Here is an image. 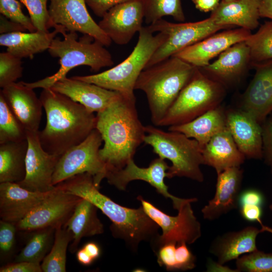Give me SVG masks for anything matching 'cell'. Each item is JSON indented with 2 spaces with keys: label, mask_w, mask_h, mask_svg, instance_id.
<instances>
[{
  "label": "cell",
  "mask_w": 272,
  "mask_h": 272,
  "mask_svg": "<svg viewBox=\"0 0 272 272\" xmlns=\"http://www.w3.org/2000/svg\"><path fill=\"white\" fill-rule=\"evenodd\" d=\"M76 257L80 263L86 266L90 265L94 261L83 247L77 251Z\"/></svg>",
  "instance_id": "cell-54"
},
{
  "label": "cell",
  "mask_w": 272,
  "mask_h": 272,
  "mask_svg": "<svg viewBox=\"0 0 272 272\" xmlns=\"http://www.w3.org/2000/svg\"><path fill=\"white\" fill-rule=\"evenodd\" d=\"M262 127L263 153L266 163L272 173V118L263 122Z\"/></svg>",
  "instance_id": "cell-45"
},
{
  "label": "cell",
  "mask_w": 272,
  "mask_h": 272,
  "mask_svg": "<svg viewBox=\"0 0 272 272\" xmlns=\"http://www.w3.org/2000/svg\"><path fill=\"white\" fill-rule=\"evenodd\" d=\"M143 4L145 21L149 25L164 16H171L178 22L185 20L181 0H143Z\"/></svg>",
  "instance_id": "cell-35"
},
{
  "label": "cell",
  "mask_w": 272,
  "mask_h": 272,
  "mask_svg": "<svg viewBox=\"0 0 272 272\" xmlns=\"http://www.w3.org/2000/svg\"><path fill=\"white\" fill-rule=\"evenodd\" d=\"M27 131L0 93V144L27 139Z\"/></svg>",
  "instance_id": "cell-36"
},
{
  "label": "cell",
  "mask_w": 272,
  "mask_h": 272,
  "mask_svg": "<svg viewBox=\"0 0 272 272\" xmlns=\"http://www.w3.org/2000/svg\"><path fill=\"white\" fill-rule=\"evenodd\" d=\"M25 247L17 255V261H27L40 263L52 246L55 229L46 228L36 230Z\"/></svg>",
  "instance_id": "cell-34"
},
{
  "label": "cell",
  "mask_w": 272,
  "mask_h": 272,
  "mask_svg": "<svg viewBox=\"0 0 272 272\" xmlns=\"http://www.w3.org/2000/svg\"><path fill=\"white\" fill-rule=\"evenodd\" d=\"M261 0L221 2L210 17L217 25L236 26L251 31L259 25Z\"/></svg>",
  "instance_id": "cell-26"
},
{
  "label": "cell",
  "mask_w": 272,
  "mask_h": 272,
  "mask_svg": "<svg viewBox=\"0 0 272 272\" xmlns=\"http://www.w3.org/2000/svg\"><path fill=\"white\" fill-rule=\"evenodd\" d=\"M169 166L160 157L154 159L148 167H139L130 159L122 169L107 171L105 178L109 184L118 190H124L128 184L133 180H143L156 188L157 192L166 198H170L174 209L178 210L190 198H181L175 196L168 191L164 179L167 177Z\"/></svg>",
  "instance_id": "cell-13"
},
{
  "label": "cell",
  "mask_w": 272,
  "mask_h": 272,
  "mask_svg": "<svg viewBox=\"0 0 272 272\" xmlns=\"http://www.w3.org/2000/svg\"><path fill=\"white\" fill-rule=\"evenodd\" d=\"M0 33L26 32L27 29L21 24L11 21L1 14Z\"/></svg>",
  "instance_id": "cell-49"
},
{
  "label": "cell",
  "mask_w": 272,
  "mask_h": 272,
  "mask_svg": "<svg viewBox=\"0 0 272 272\" xmlns=\"http://www.w3.org/2000/svg\"><path fill=\"white\" fill-rule=\"evenodd\" d=\"M251 68L249 48L242 41L222 52L214 61L198 69L227 89L238 84Z\"/></svg>",
  "instance_id": "cell-16"
},
{
  "label": "cell",
  "mask_w": 272,
  "mask_h": 272,
  "mask_svg": "<svg viewBox=\"0 0 272 272\" xmlns=\"http://www.w3.org/2000/svg\"><path fill=\"white\" fill-rule=\"evenodd\" d=\"M83 248L94 260L98 258L100 256V247L98 244L95 242H88L84 246Z\"/></svg>",
  "instance_id": "cell-53"
},
{
  "label": "cell",
  "mask_w": 272,
  "mask_h": 272,
  "mask_svg": "<svg viewBox=\"0 0 272 272\" xmlns=\"http://www.w3.org/2000/svg\"><path fill=\"white\" fill-rule=\"evenodd\" d=\"M269 209L270 210L272 211V204H271L270 206H269Z\"/></svg>",
  "instance_id": "cell-56"
},
{
  "label": "cell",
  "mask_w": 272,
  "mask_h": 272,
  "mask_svg": "<svg viewBox=\"0 0 272 272\" xmlns=\"http://www.w3.org/2000/svg\"><path fill=\"white\" fill-rule=\"evenodd\" d=\"M167 35L158 32L154 35L148 26L139 32L137 43L123 61L105 71L95 75L75 76L74 78L96 84L110 90L133 95L136 82L155 51L165 41Z\"/></svg>",
  "instance_id": "cell-7"
},
{
  "label": "cell",
  "mask_w": 272,
  "mask_h": 272,
  "mask_svg": "<svg viewBox=\"0 0 272 272\" xmlns=\"http://www.w3.org/2000/svg\"><path fill=\"white\" fill-rule=\"evenodd\" d=\"M144 143L153 152L172 163L167 170V178L186 177L201 182L204 177L200 169L203 165L202 150L194 139L184 134L164 131L153 125L145 126Z\"/></svg>",
  "instance_id": "cell-6"
},
{
  "label": "cell",
  "mask_w": 272,
  "mask_h": 272,
  "mask_svg": "<svg viewBox=\"0 0 272 272\" xmlns=\"http://www.w3.org/2000/svg\"><path fill=\"white\" fill-rule=\"evenodd\" d=\"M217 175L215 195L201 210L203 218L208 220L217 219L238 206L242 170L232 167Z\"/></svg>",
  "instance_id": "cell-22"
},
{
  "label": "cell",
  "mask_w": 272,
  "mask_h": 272,
  "mask_svg": "<svg viewBox=\"0 0 272 272\" xmlns=\"http://www.w3.org/2000/svg\"><path fill=\"white\" fill-rule=\"evenodd\" d=\"M207 271L208 272H239L238 269H232L219 262L209 259L207 265Z\"/></svg>",
  "instance_id": "cell-51"
},
{
  "label": "cell",
  "mask_w": 272,
  "mask_h": 272,
  "mask_svg": "<svg viewBox=\"0 0 272 272\" xmlns=\"http://www.w3.org/2000/svg\"><path fill=\"white\" fill-rule=\"evenodd\" d=\"M186 245L184 242L176 244L175 259L177 270H191L195 267V257Z\"/></svg>",
  "instance_id": "cell-42"
},
{
  "label": "cell",
  "mask_w": 272,
  "mask_h": 272,
  "mask_svg": "<svg viewBox=\"0 0 272 272\" xmlns=\"http://www.w3.org/2000/svg\"><path fill=\"white\" fill-rule=\"evenodd\" d=\"M197 67L172 56L145 69L134 90L147 97L153 124L159 126L181 91L192 78Z\"/></svg>",
  "instance_id": "cell-4"
},
{
  "label": "cell",
  "mask_w": 272,
  "mask_h": 272,
  "mask_svg": "<svg viewBox=\"0 0 272 272\" xmlns=\"http://www.w3.org/2000/svg\"><path fill=\"white\" fill-rule=\"evenodd\" d=\"M263 232L261 228L247 226L238 231L226 233L214 240L210 252L217 257L218 262L224 264L242 254L257 250L256 239Z\"/></svg>",
  "instance_id": "cell-27"
},
{
  "label": "cell",
  "mask_w": 272,
  "mask_h": 272,
  "mask_svg": "<svg viewBox=\"0 0 272 272\" xmlns=\"http://www.w3.org/2000/svg\"><path fill=\"white\" fill-rule=\"evenodd\" d=\"M97 210L93 203L82 198L63 225L73 234L70 245L72 253L77 251L83 238L104 232V226L97 216Z\"/></svg>",
  "instance_id": "cell-30"
},
{
  "label": "cell",
  "mask_w": 272,
  "mask_h": 272,
  "mask_svg": "<svg viewBox=\"0 0 272 272\" xmlns=\"http://www.w3.org/2000/svg\"><path fill=\"white\" fill-rule=\"evenodd\" d=\"M96 117V128L104 144L99 154L107 171L123 168L133 159L146 135L145 126L138 116L134 94H121Z\"/></svg>",
  "instance_id": "cell-1"
},
{
  "label": "cell",
  "mask_w": 272,
  "mask_h": 272,
  "mask_svg": "<svg viewBox=\"0 0 272 272\" xmlns=\"http://www.w3.org/2000/svg\"><path fill=\"white\" fill-rule=\"evenodd\" d=\"M27 139L0 144V183L22 181L26 174Z\"/></svg>",
  "instance_id": "cell-31"
},
{
  "label": "cell",
  "mask_w": 272,
  "mask_h": 272,
  "mask_svg": "<svg viewBox=\"0 0 272 272\" xmlns=\"http://www.w3.org/2000/svg\"><path fill=\"white\" fill-rule=\"evenodd\" d=\"M49 14L54 29L61 26L66 32L88 35L109 46L112 40L90 16L85 0H49Z\"/></svg>",
  "instance_id": "cell-14"
},
{
  "label": "cell",
  "mask_w": 272,
  "mask_h": 272,
  "mask_svg": "<svg viewBox=\"0 0 272 272\" xmlns=\"http://www.w3.org/2000/svg\"><path fill=\"white\" fill-rule=\"evenodd\" d=\"M252 68L255 74L241 96L239 108L261 124L272 111V59Z\"/></svg>",
  "instance_id": "cell-19"
},
{
  "label": "cell",
  "mask_w": 272,
  "mask_h": 272,
  "mask_svg": "<svg viewBox=\"0 0 272 272\" xmlns=\"http://www.w3.org/2000/svg\"><path fill=\"white\" fill-rule=\"evenodd\" d=\"M0 13L7 19L23 25L28 31H37L30 17L25 15L18 0H0Z\"/></svg>",
  "instance_id": "cell-40"
},
{
  "label": "cell",
  "mask_w": 272,
  "mask_h": 272,
  "mask_svg": "<svg viewBox=\"0 0 272 272\" xmlns=\"http://www.w3.org/2000/svg\"><path fill=\"white\" fill-rule=\"evenodd\" d=\"M58 185L93 203L111 221L110 230L113 236L123 239L132 250H136L141 242L156 239L159 236V227L142 206L131 209L116 203L99 191L91 174H78Z\"/></svg>",
  "instance_id": "cell-3"
},
{
  "label": "cell",
  "mask_w": 272,
  "mask_h": 272,
  "mask_svg": "<svg viewBox=\"0 0 272 272\" xmlns=\"http://www.w3.org/2000/svg\"><path fill=\"white\" fill-rule=\"evenodd\" d=\"M38 132L27 131L26 174L24 179L17 183L29 190L44 193L56 187L52 184V176L60 156L43 149Z\"/></svg>",
  "instance_id": "cell-15"
},
{
  "label": "cell",
  "mask_w": 272,
  "mask_h": 272,
  "mask_svg": "<svg viewBox=\"0 0 272 272\" xmlns=\"http://www.w3.org/2000/svg\"><path fill=\"white\" fill-rule=\"evenodd\" d=\"M52 191L44 193L35 192L21 187L17 183H1L2 220L16 224L41 203Z\"/></svg>",
  "instance_id": "cell-23"
},
{
  "label": "cell",
  "mask_w": 272,
  "mask_h": 272,
  "mask_svg": "<svg viewBox=\"0 0 272 272\" xmlns=\"http://www.w3.org/2000/svg\"><path fill=\"white\" fill-rule=\"evenodd\" d=\"M240 213L245 220L251 222H258L261 228L264 232H268L272 234V228L264 225L262 222V207L253 205H244L239 206Z\"/></svg>",
  "instance_id": "cell-44"
},
{
  "label": "cell",
  "mask_w": 272,
  "mask_h": 272,
  "mask_svg": "<svg viewBox=\"0 0 272 272\" xmlns=\"http://www.w3.org/2000/svg\"><path fill=\"white\" fill-rule=\"evenodd\" d=\"M15 224L1 220L0 250L1 254L9 253L13 249L17 230Z\"/></svg>",
  "instance_id": "cell-41"
},
{
  "label": "cell",
  "mask_w": 272,
  "mask_h": 272,
  "mask_svg": "<svg viewBox=\"0 0 272 272\" xmlns=\"http://www.w3.org/2000/svg\"><path fill=\"white\" fill-rule=\"evenodd\" d=\"M236 269L245 272H272V253L258 250L236 259Z\"/></svg>",
  "instance_id": "cell-37"
},
{
  "label": "cell",
  "mask_w": 272,
  "mask_h": 272,
  "mask_svg": "<svg viewBox=\"0 0 272 272\" xmlns=\"http://www.w3.org/2000/svg\"><path fill=\"white\" fill-rule=\"evenodd\" d=\"M144 19L143 0H133L111 8L98 24L112 41L125 45L143 28Z\"/></svg>",
  "instance_id": "cell-17"
},
{
  "label": "cell",
  "mask_w": 272,
  "mask_h": 272,
  "mask_svg": "<svg viewBox=\"0 0 272 272\" xmlns=\"http://www.w3.org/2000/svg\"><path fill=\"white\" fill-rule=\"evenodd\" d=\"M192 2L196 9L205 13L212 12L220 3V0H192Z\"/></svg>",
  "instance_id": "cell-50"
},
{
  "label": "cell",
  "mask_w": 272,
  "mask_h": 272,
  "mask_svg": "<svg viewBox=\"0 0 272 272\" xmlns=\"http://www.w3.org/2000/svg\"><path fill=\"white\" fill-rule=\"evenodd\" d=\"M251 34L250 31L242 28L225 29L209 36L172 56L201 68L208 65L212 59L233 45L245 41Z\"/></svg>",
  "instance_id": "cell-18"
},
{
  "label": "cell",
  "mask_w": 272,
  "mask_h": 272,
  "mask_svg": "<svg viewBox=\"0 0 272 272\" xmlns=\"http://www.w3.org/2000/svg\"><path fill=\"white\" fill-rule=\"evenodd\" d=\"M203 165L215 169L217 174L232 167H240L245 159L228 127L215 135L202 151Z\"/></svg>",
  "instance_id": "cell-25"
},
{
  "label": "cell",
  "mask_w": 272,
  "mask_h": 272,
  "mask_svg": "<svg viewBox=\"0 0 272 272\" xmlns=\"http://www.w3.org/2000/svg\"><path fill=\"white\" fill-rule=\"evenodd\" d=\"M227 127L226 111L220 105L188 122L169 126L168 130L195 140L202 150L215 135Z\"/></svg>",
  "instance_id": "cell-29"
},
{
  "label": "cell",
  "mask_w": 272,
  "mask_h": 272,
  "mask_svg": "<svg viewBox=\"0 0 272 272\" xmlns=\"http://www.w3.org/2000/svg\"><path fill=\"white\" fill-rule=\"evenodd\" d=\"M260 18H269L272 21V0H261L259 8Z\"/></svg>",
  "instance_id": "cell-52"
},
{
  "label": "cell",
  "mask_w": 272,
  "mask_h": 272,
  "mask_svg": "<svg viewBox=\"0 0 272 272\" xmlns=\"http://www.w3.org/2000/svg\"><path fill=\"white\" fill-rule=\"evenodd\" d=\"M235 1V0H221V2H231V1Z\"/></svg>",
  "instance_id": "cell-55"
},
{
  "label": "cell",
  "mask_w": 272,
  "mask_h": 272,
  "mask_svg": "<svg viewBox=\"0 0 272 272\" xmlns=\"http://www.w3.org/2000/svg\"><path fill=\"white\" fill-rule=\"evenodd\" d=\"M48 1L19 0L27 9L31 22L37 30L48 32L50 28H55L47 7Z\"/></svg>",
  "instance_id": "cell-39"
},
{
  "label": "cell",
  "mask_w": 272,
  "mask_h": 272,
  "mask_svg": "<svg viewBox=\"0 0 272 272\" xmlns=\"http://www.w3.org/2000/svg\"><path fill=\"white\" fill-rule=\"evenodd\" d=\"M63 38H55L48 51L53 57L59 58L60 67L53 75L32 83L24 82L27 87L36 88H50L56 82L66 77L73 69L86 65L92 72L112 66L114 62L111 54L100 42L88 35L78 39L77 32H70L63 35Z\"/></svg>",
  "instance_id": "cell-5"
},
{
  "label": "cell",
  "mask_w": 272,
  "mask_h": 272,
  "mask_svg": "<svg viewBox=\"0 0 272 272\" xmlns=\"http://www.w3.org/2000/svg\"><path fill=\"white\" fill-rule=\"evenodd\" d=\"M102 142L100 133L95 128L82 142L62 154L53 174V185L56 186L77 175L87 173L92 175L95 185L99 188L107 172L106 165L99 154Z\"/></svg>",
  "instance_id": "cell-9"
},
{
  "label": "cell",
  "mask_w": 272,
  "mask_h": 272,
  "mask_svg": "<svg viewBox=\"0 0 272 272\" xmlns=\"http://www.w3.org/2000/svg\"><path fill=\"white\" fill-rule=\"evenodd\" d=\"M59 29L52 32L37 30L33 32H16L1 34L0 45L7 47V51L21 59L32 58L35 54L49 49Z\"/></svg>",
  "instance_id": "cell-28"
},
{
  "label": "cell",
  "mask_w": 272,
  "mask_h": 272,
  "mask_svg": "<svg viewBox=\"0 0 272 272\" xmlns=\"http://www.w3.org/2000/svg\"><path fill=\"white\" fill-rule=\"evenodd\" d=\"M264 202V196L260 191L255 189H247L240 192L238 206L253 205L262 207Z\"/></svg>",
  "instance_id": "cell-48"
},
{
  "label": "cell",
  "mask_w": 272,
  "mask_h": 272,
  "mask_svg": "<svg viewBox=\"0 0 272 272\" xmlns=\"http://www.w3.org/2000/svg\"><path fill=\"white\" fill-rule=\"evenodd\" d=\"M133 0H85L94 14L102 18L112 7Z\"/></svg>",
  "instance_id": "cell-46"
},
{
  "label": "cell",
  "mask_w": 272,
  "mask_h": 272,
  "mask_svg": "<svg viewBox=\"0 0 272 272\" xmlns=\"http://www.w3.org/2000/svg\"><path fill=\"white\" fill-rule=\"evenodd\" d=\"M33 90L21 81L5 87L0 93L27 131L36 132L39 131L43 106Z\"/></svg>",
  "instance_id": "cell-24"
},
{
  "label": "cell",
  "mask_w": 272,
  "mask_h": 272,
  "mask_svg": "<svg viewBox=\"0 0 272 272\" xmlns=\"http://www.w3.org/2000/svg\"><path fill=\"white\" fill-rule=\"evenodd\" d=\"M39 98L46 113V123L38 134L47 152L60 156L96 128V117L93 113L68 97L47 88L43 89Z\"/></svg>",
  "instance_id": "cell-2"
},
{
  "label": "cell",
  "mask_w": 272,
  "mask_h": 272,
  "mask_svg": "<svg viewBox=\"0 0 272 272\" xmlns=\"http://www.w3.org/2000/svg\"><path fill=\"white\" fill-rule=\"evenodd\" d=\"M227 126L239 150L248 159L263 158L261 124L250 114L238 109L226 111Z\"/></svg>",
  "instance_id": "cell-20"
},
{
  "label": "cell",
  "mask_w": 272,
  "mask_h": 272,
  "mask_svg": "<svg viewBox=\"0 0 272 272\" xmlns=\"http://www.w3.org/2000/svg\"><path fill=\"white\" fill-rule=\"evenodd\" d=\"M138 199L146 213L162 229V234L156 239L158 248L169 243L190 244L201 236L200 224L191 207V203L197 200L196 198H190L184 203L176 216L166 214L141 196Z\"/></svg>",
  "instance_id": "cell-11"
},
{
  "label": "cell",
  "mask_w": 272,
  "mask_h": 272,
  "mask_svg": "<svg viewBox=\"0 0 272 272\" xmlns=\"http://www.w3.org/2000/svg\"><path fill=\"white\" fill-rule=\"evenodd\" d=\"M176 243H169L159 247L157 261L160 266H164L168 270L176 269L175 259Z\"/></svg>",
  "instance_id": "cell-43"
},
{
  "label": "cell",
  "mask_w": 272,
  "mask_h": 272,
  "mask_svg": "<svg viewBox=\"0 0 272 272\" xmlns=\"http://www.w3.org/2000/svg\"><path fill=\"white\" fill-rule=\"evenodd\" d=\"M38 206L16 225L17 230L36 231L63 226L82 198L72 194L59 185Z\"/></svg>",
  "instance_id": "cell-12"
},
{
  "label": "cell",
  "mask_w": 272,
  "mask_h": 272,
  "mask_svg": "<svg viewBox=\"0 0 272 272\" xmlns=\"http://www.w3.org/2000/svg\"><path fill=\"white\" fill-rule=\"evenodd\" d=\"M148 27L154 33L165 34L167 39L154 53L145 69L172 56L219 30L234 28L217 25L210 17L197 22L177 23L161 19Z\"/></svg>",
  "instance_id": "cell-10"
},
{
  "label": "cell",
  "mask_w": 272,
  "mask_h": 272,
  "mask_svg": "<svg viewBox=\"0 0 272 272\" xmlns=\"http://www.w3.org/2000/svg\"><path fill=\"white\" fill-rule=\"evenodd\" d=\"M73 237L72 233L63 226L55 228L54 241L50 251L41 264L42 271H66L67 248Z\"/></svg>",
  "instance_id": "cell-32"
},
{
  "label": "cell",
  "mask_w": 272,
  "mask_h": 272,
  "mask_svg": "<svg viewBox=\"0 0 272 272\" xmlns=\"http://www.w3.org/2000/svg\"><path fill=\"white\" fill-rule=\"evenodd\" d=\"M50 88L81 104L93 113L104 110L122 94L74 77H65Z\"/></svg>",
  "instance_id": "cell-21"
},
{
  "label": "cell",
  "mask_w": 272,
  "mask_h": 272,
  "mask_svg": "<svg viewBox=\"0 0 272 272\" xmlns=\"http://www.w3.org/2000/svg\"><path fill=\"white\" fill-rule=\"evenodd\" d=\"M1 272H42L40 263L27 261H17L3 266Z\"/></svg>",
  "instance_id": "cell-47"
},
{
  "label": "cell",
  "mask_w": 272,
  "mask_h": 272,
  "mask_svg": "<svg viewBox=\"0 0 272 272\" xmlns=\"http://www.w3.org/2000/svg\"><path fill=\"white\" fill-rule=\"evenodd\" d=\"M226 94V89L223 85L210 79L197 67L159 126L169 127L188 122L220 106Z\"/></svg>",
  "instance_id": "cell-8"
},
{
  "label": "cell",
  "mask_w": 272,
  "mask_h": 272,
  "mask_svg": "<svg viewBox=\"0 0 272 272\" xmlns=\"http://www.w3.org/2000/svg\"><path fill=\"white\" fill-rule=\"evenodd\" d=\"M23 71L22 59L6 51L0 53V87L14 83L22 77Z\"/></svg>",
  "instance_id": "cell-38"
},
{
  "label": "cell",
  "mask_w": 272,
  "mask_h": 272,
  "mask_svg": "<svg viewBox=\"0 0 272 272\" xmlns=\"http://www.w3.org/2000/svg\"><path fill=\"white\" fill-rule=\"evenodd\" d=\"M250 50L252 68L254 64L272 59V21H265L245 40Z\"/></svg>",
  "instance_id": "cell-33"
}]
</instances>
